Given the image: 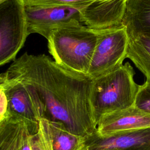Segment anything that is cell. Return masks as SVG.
Returning a JSON list of instances; mask_svg holds the SVG:
<instances>
[{"label": "cell", "instance_id": "obj_1", "mask_svg": "<svg viewBox=\"0 0 150 150\" xmlns=\"http://www.w3.org/2000/svg\"><path fill=\"white\" fill-rule=\"evenodd\" d=\"M3 73L6 78L32 89L52 120L62 122L84 138L96 131L91 101L93 79L88 74L66 69L46 55L28 53Z\"/></svg>", "mask_w": 150, "mask_h": 150}, {"label": "cell", "instance_id": "obj_2", "mask_svg": "<svg viewBox=\"0 0 150 150\" xmlns=\"http://www.w3.org/2000/svg\"><path fill=\"white\" fill-rule=\"evenodd\" d=\"M97 30L81 23L53 30L47 39L49 52L60 66L87 74L97 42Z\"/></svg>", "mask_w": 150, "mask_h": 150}, {"label": "cell", "instance_id": "obj_3", "mask_svg": "<svg viewBox=\"0 0 150 150\" xmlns=\"http://www.w3.org/2000/svg\"><path fill=\"white\" fill-rule=\"evenodd\" d=\"M134 74L127 62L93 79L91 101L97 124L103 115L134 105L139 87L134 80Z\"/></svg>", "mask_w": 150, "mask_h": 150}, {"label": "cell", "instance_id": "obj_4", "mask_svg": "<svg viewBox=\"0 0 150 150\" xmlns=\"http://www.w3.org/2000/svg\"><path fill=\"white\" fill-rule=\"evenodd\" d=\"M28 36L23 0H1L0 66L15 59Z\"/></svg>", "mask_w": 150, "mask_h": 150}, {"label": "cell", "instance_id": "obj_5", "mask_svg": "<svg viewBox=\"0 0 150 150\" xmlns=\"http://www.w3.org/2000/svg\"><path fill=\"white\" fill-rule=\"evenodd\" d=\"M97 30V42L87 73L93 79L122 64L126 59L129 40L124 25Z\"/></svg>", "mask_w": 150, "mask_h": 150}, {"label": "cell", "instance_id": "obj_6", "mask_svg": "<svg viewBox=\"0 0 150 150\" xmlns=\"http://www.w3.org/2000/svg\"><path fill=\"white\" fill-rule=\"evenodd\" d=\"M0 81L8 100L9 112L24 120L31 131H36L40 120L47 118L45 106L36 93L30 87L6 78L4 73L0 74Z\"/></svg>", "mask_w": 150, "mask_h": 150}, {"label": "cell", "instance_id": "obj_7", "mask_svg": "<svg viewBox=\"0 0 150 150\" xmlns=\"http://www.w3.org/2000/svg\"><path fill=\"white\" fill-rule=\"evenodd\" d=\"M80 9L69 6L25 5L28 35L38 33L47 39L54 29L73 23H81Z\"/></svg>", "mask_w": 150, "mask_h": 150}, {"label": "cell", "instance_id": "obj_8", "mask_svg": "<svg viewBox=\"0 0 150 150\" xmlns=\"http://www.w3.org/2000/svg\"><path fill=\"white\" fill-rule=\"evenodd\" d=\"M78 150H150V128L107 135L95 131Z\"/></svg>", "mask_w": 150, "mask_h": 150}, {"label": "cell", "instance_id": "obj_9", "mask_svg": "<svg viewBox=\"0 0 150 150\" xmlns=\"http://www.w3.org/2000/svg\"><path fill=\"white\" fill-rule=\"evenodd\" d=\"M127 0H95L80 9L82 24L94 30L122 26Z\"/></svg>", "mask_w": 150, "mask_h": 150}, {"label": "cell", "instance_id": "obj_10", "mask_svg": "<svg viewBox=\"0 0 150 150\" xmlns=\"http://www.w3.org/2000/svg\"><path fill=\"white\" fill-rule=\"evenodd\" d=\"M150 128V114L134 105L101 116L96 132L100 135Z\"/></svg>", "mask_w": 150, "mask_h": 150}, {"label": "cell", "instance_id": "obj_11", "mask_svg": "<svg viewBox=\"0 0 150 150\" xmlns=\"http://www.w3.org/2000/svg\"><path fill=\"white\" fill-rule=\"evenodd\" d=\"M122 25L129 37L142 35L150 38V0H127Z\"/></svg>", "mask_w": 150, "mask_h": 150}, {"label": "cell", "instance_id": "obj_12", "mask_svg": "<svg viewBox=\"0 0 150 150\" xmlns=\"http://www.w3.org/2000/svg\"><path fill=\"white\" fill-rule=\"evenodd\" d=\"M30 132L24 120L9 113L0 120V150H20Z\"/></svg>", "mask_w": 150, "mask_h": 150}, {"label": "cell", "instance_id": "obj_13", "mask_svg": "<svg viewBox=\"0 0 150 150\" xmlns=\"http://www.w3.org/2000/svg\"><path fill=\"white\" fill-rule=\"evenodd\" d=\"M53 150H78L85 138L69 130L62 122L46 119Z\"/></svg>", "mask_w": 150, "mask_h": 150}, {"label": "cell", "instance_id": "obj_14", "mask_svg": "<svg viewBox=\"0 0 150 150\" xmlns=\"http://www.w3.org/2000/svg\"><path fill=\"white\" fill-rule=\"evenodd\" d=\"M126 58L150 80V38L142 35L129 37Z\"/></svg>", "mask_w": 150, "mask_h": 150}, {"label": "cell", "instance_id": "obj_15", "mask_svg": "<svg viewBox=\"0 0 150 150\" xmlns=\"http://www.w3.org/2000/svg\"><path fill=\"white\" fill-rule=\"evenodd\" d=\"M46 119L43 118L40 120L37 131L30 134L32 150H53Z\"/></svg>", "mask_w": 150, "mask_h": 150}, {"label": "cell", "instance_id": "obj_16", "mask_svg": "<svg viewBox=\"0 0 150 150\" xmlns=\"http://www.w3.org/2000/svg\"><path fill=\"white\" fill-rule=\"evenodd\" d=\"M95 0H23L25 5L69 6L81 8Z\"/></svg>", "mask_w": 150, "mask_h": 150}, {"label": "cell", "instance_id": "obj_17", "mask_svg": "<svg viewBox=\"0 0 150 150\" xmlns=\"http://www.w3.org/2000/svg\"><path fill=\"white\" fill-rule=\"evenodd\" d=\"M133 105L150 114V80L146 79L143 84L139 85Z\"/></svg>", "mask_w": 150, "mask_h": 150}, {"label": "cell", "instance_id": "obj_18", "mask_svg": "<svg viewBox=\"0 0 150 150\" xmlns=\"http://www.w3.org/2000/svg\"><path fill=\"white\" fill-rule=\"evenodd\" d=\"M31 134L32 133L30 132L26 135L25 141H24V143H23V145L20 150H32L30 141V136Z\"/></svg>", "mask_w": 150, "mask_h": 150}, {"label": "cell", "instance_id": "obj_19", "mask_svg": "<svg viewBox=\"0 0 150 150\" xmlns=\"http://www.w3.org/2000/svg\"><path fill=\"white\" fill-rule=\"evenodd\" d=\"M1 1V0H0V1Z\"/></svg>", "mask_w": 150, "mask_h": 150}]
</instances>
